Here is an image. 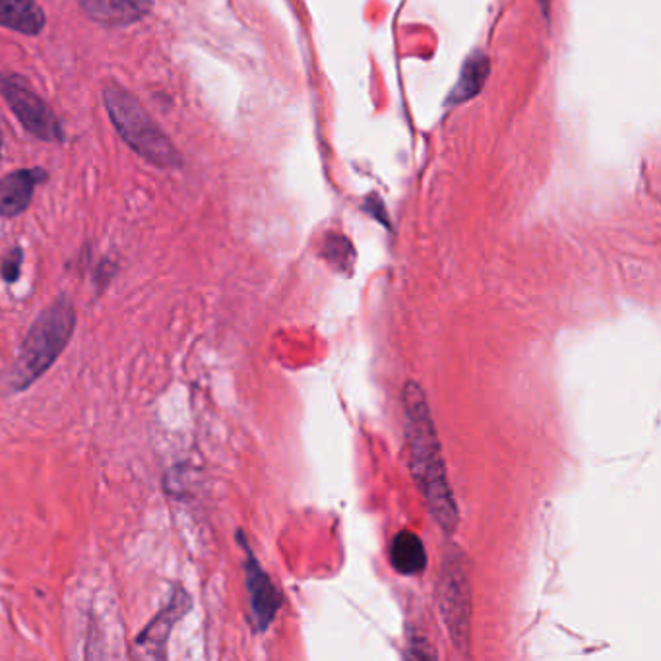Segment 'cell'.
Segmentation results:
<instances>
[{"label":"cell","mask_w":661,"mask_h":661,"mask_svg":"<svg viewBox=\"0 0 661 661\" xmlns=\"http://www.w3.org/2000/svg\"><path fill=\"white\" fill-rule=\"evenodd\" d=\"M404 411L414 482L434 522L444 533H454L458 528V507L450 489L441 442L434 431L433 416L423 388L414 381H409L404 388Z\"/></svg>","instance_id":"obj_1"},{"label":"cell","mask_w":661,"mask_h":661,"mask_svg":"<svg viewBox=\"0 0 661 661\" xmlns=\"http://www.w3.org/2000/svg\"><path fill=\"white\" fill-rule=\"evenodd\" d=\"M76 322V309L65 295L33 320L7 375L12 393H24L55 365L73 338Z\"/></svg>","instance_id":"obj_2"},{"label":"cell","mask_w":661,"mask_h":661,"mask_svg":"<svg viewBox=\"0 0 661 661\" xmlns=\"http://www.w3.org/2000/svg\"><path fill=\"white\" fill-rule=\"evenodd\" d=\"M103 99L114 129L140 157L162 169L180 167L183 157L179 150L173 146L172 140L152 121L131 91L124 90L119 84L109 82L103 90Z\"/></svg>","instance_id":"obj_3"},{"label":"cell","mask_w":661,"mask_h":661,"mask_svg":"<svg viewBox=\"0 0 661 661\" xmlns=\"http://www.w3.org/2000/svg\"><path fill=\"white\" fill-rule=\"evenodd\" d=\"M437 602L450 640L454 642L458 653L467 656L472 630V584L460 553H449L442 561Z\"/></svg>","instance_id":"obj_4"},{"label":"cell","mask_w":661,"mask_h":661,"mask_svg":"<svg viewBox=\"0 0 661 661\" xmlns=\"http://www.w3.org/2000/svg\"><path fill=\"white\" fill-rule=\"evenodd\" d=\"M0 96L9 103L18 121L24 124L27 132L43 142H57L65 140L57 117L51 107L43 101L35 91L27 86L22 76L16 74H0Z\"/></svg>","instance_id":"obj_5"},{"label":"cell","mask_w":661,"mask_h":661,"mask_svg":"<svg viewBox=\"0 0 661 661\" xmlns=\"http://www.w3.org/2000/svg\"><path fill=\"white\" fill-rule=\"evenodd\" d=\"M188 609H190V596H188L187 590L183 588L180 584H175L167 605L147 623L146 629L142 630L134 640L132 658L165 660L173 627L183 619V615Z\"/></svg>","instance_id":"obj_6"},{"label":"cell","mask_w":661,"mask_h":661,"mask_svg":"<svg viewBox=\"0 0 661 661\" xmlns=\"http://www.w3.org/2000/svg\"><path fill=\"white\" fill-rule=\"evenodd\" d=\"M241 546L245 548V582L246 592H249V604H251V615H253L254 629L258 632L268 630L272 620L276 619L279 607H282V594L272 582L268 574L264 572L261 563L256 561L251 548L246 546L243 536H239Z\"/></svg>","instance_id":"obj_7"},{"label":"cell","mask_w":661,"mask_h":661,"mask_svg":"<svg viewBox=\"0 0 661 661\" xmlns=\"http://www.w3.org/2000/svg\"><path fill=\"white\" fill-rule=\"evenodd\" d=\"M45 169H20L0 179V218H16L32 205L35 187L47 180Z\"/></svg>","instance_id":"obj_8"},{"label":"cell","mask_w":661,"mask_h":661,"mask_svg":"<svg viewBox=\"0 0 661 661\" xmlns=\"http://www.w3.org/2000/svg\"><path fill=\"white\" fill-rule=\"evenodd\" d=\"M84 12L98 24L131 25L152 10V0H80Z\"/></svg>","instance_id":"obj_9"},{"label":"cell","mask_w":661,"mask_h":661,"mask_svg":"<svg viewBox=\"0 0 661 661\" xmlns=\"http://www.w3.org/2000/svg\"><path fill=\"white\" fill-rule=\"evenodd\" d=\"M0 25L24 35H37L45 27V14L35 0H0Z\"/></svg>","instance_id":"obj_10"},{"label":"cell","mask_w":661,"mask_h":661,"mask_svg":"<svg viewBox=\"0 0 661 661\" xmlns=\"http://www.w3.org/2000/svg\"><path fill=\"white\" fill-rule=\"evenodd\" d=\"M390 563L394 571L404 576L419 574L427 566L423 541L414 531H400L390 546Z\"/></svg>","instance_id":"obj_11"},{"label":"cell","mask_w":661,"mask_h":661,"mask_svg":"<svg viewBox=\"0 0 661 661\" xmlns=\"http://www.w3.org/2000/svg\"><path fill=\"white\" fill-rule=\"evenodd\" d=\"M489 74V60L483 55H474L465 63L464 70L460 74L456 88L450 93V103H464L467 99L474 98L485 84V78Z\"/></svg>","instance_id":"obj_12"},{"label":"cell","mask_w":661,"mask_h":661,"mask_svg":"<svg viewBox=\"0 0 661 661\" xmlns=\"http://www.w3.org/2000/svg\"><path fill=\"white\" fill-rule=\"evenodd\" d=\"M22 262H24V251L20 246H14L4 254V258L0 262V276L7 284H16L22 272Z\"/></svg>","instance_id":"obj_13"},{"label":"cell","mask_w":661,"mask_h":661,"mask_svg":"<svg viewBox=\"0 0 661 661\" xmlns=\"http://www.w3.org/2000/svg\"><path fill=\"white\" fill-rule=\"evenodd\" d=\"M343 238H332L327 243V256L334 262L335 268H348L350 266V256H352V245L343 246Z\"/></svg>","instance_id":"obj_14"},{"label":"cell","mask_w":661,"mask_h":661,"mask_svg":"<svg viewBox=\"0 0 661 661\" xmlns=\"http://www.w3.org/2000/svg\"><path fill=\"white\" fill-rule=\"evenodd\" d=\"M0 152H2V132H0Z\"/></svg>","instance_id":"obj_15"}]
</instances>
